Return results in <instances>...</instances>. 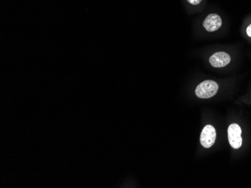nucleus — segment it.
<instances>
[{"mask_svg":"<svg viewBox=\"0 0 251 188\" xmlns=\"http://www.w3.org/2000/svg\"><path fill=\"white\" fill-rule=\"evenodd\" d=\"M218 88L219 85L215 81L208 80L198 85L196 88V95L198 98L207 99L214 96L218 92Z\"/></svg>","mask_w":251,"mask_h":188,"instance_id":"f257e3e1","label":"nucleus"},{"mask_svg":"<svg viewBox=\"0 0 251 188\" xmlns=\"http://www.w3.org/2000/svg\"><path fill=\"white\" fill-rule=\"evenodd\" d=\"M228 139L232 148L238 149L242 145V129L238 124H232L228 128Z\"/></svg>","mask_w":251,"mask_h":188,"instance_id":"f03ea898","label":"nucleus"},{"mask_svg":"<svg viewBox=\"0 0 251 188\" xmlns=\"http://www.w3.org/2000/svg\"><path fill=\"white\" fill-rule=\"evenodd\" d=\"M216 130L212 125L205 126L203 128L200 137V142L204 148H209L214 145L216 140Z\"/></svg>","mask_w":251,"mask_h":188,"instance_id":"7ed1b4c3","label":"nucleus"},{"mask_svg":"<svg viewBox=\"0 0 251 188\" xmlns=\"http://www.w3.org/2000/svg\"><path fill=\"white\" fill-rule=\"evenodd\" d=\"M230 55L226 52H217L210 57L209 63L214 68H224L230 63Z\"/></svg>","mask_w":251,"mask_h":188,"instance_id":"20e7f679","label":"nucleus"},{"mask_svg":"<svg viewBox=\"0 0 251 188\" xmlns=\"http://www.w3.org/2000/svg\"><path fill=\"white\" fill-rule=\"evenodd\" d=\"M223 24L222 19L218 14H210L203 21V27L208 32H215L221 27Z\"/></svg>","mask_w":251,"mask_h":188,"instance_id":"39448f33","label":"nucleus"},{"mask_svg":"<svg viewBox=\"0 0 251 188\" xmlns=\"http://www.w3.org/2000/svg\"><path fill=\"white\" fill-rule=\"evenodd\" d=\"M201 1H202V0H187V2H188L189 3L193 5H199V4L201 3Z\"/></svg>","mask_w":251,"mask_h":188,"instance_id":"423d86ee","label":"nucleus"},{"mask_svg":"<svg viewBox=\"0 0 251 188\" xmlns=\"http://www.w3.org/2000/svg\"><path fill=\"white\" fill-rule=\"evenodd\" d=\"M246 33L248 35V37L251 38V23L248 25V27L246 29Z\"/></svg>","mask_w":251,"mask_h":188,"instance_id":"0eeeda50","label":"nucleus"}]
</instances>
